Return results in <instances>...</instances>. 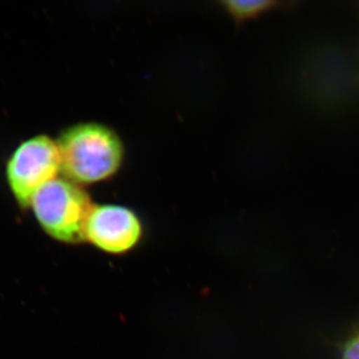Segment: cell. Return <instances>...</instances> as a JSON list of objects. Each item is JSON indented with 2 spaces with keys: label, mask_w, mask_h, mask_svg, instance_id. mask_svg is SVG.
<instances>
[{
  "label": "cell",
  "mask_w": 359,
  "mask_h": 359,
  "mask_svg": "<svg viewBox=\"0 0 359 359\" xmlns=\"http://www.w3.org/2000/svg\"><path fill=\"white\" fill-rule=\"evenodd\" d=\"M339 359H359V328L344 342Z\"/></svg>",
  "instance_id": "obj_6"
},
{
  "label": "cell",
  "mask_w": 359,
  "mask_h": 359,
  "mask_svg": "<svg viewBox=\"0 0 359 359\" xmlns=\"http://www.w3.org/2000/svg\"><path fill=\"white\" fill-rule=\"evenodd\" d=\"M61 172L73 183H99L121 167L124 149L119 136L99 123H82L66 130L57 142Z\"/></svg>",
  "instance_id": "obj_1"
},
{
  "label": "cell",
  "mask_w": 359,
  "mask_h": 359,
  "mask_svg": "<svg viewBox=\"0 0 359 359\" xmlns=\"http://www.w3.org/2000/svg\"><path fill=\"white\" fill-rule=\"evenodd\" d=\"M226 11L238 21L250 20L271 11L278 6L276 1H226L223 2Z\"/></svg>",
  "instance_id": "obj_5"
},
{
  "label": "cell",
  "mask_w": 359,
  "mask_h": 359,
  "mask_svg": "<svg viewBox=\"0 0 359 359\" xmlns=\"http://www.w3.org/2000/svg\"><path fill=\"white\" fill-rule=\"evenodd\" d=\"M143 226L129 208L93 205L85 226V241L106 254L125 255L140 243Z\"/></svg>",
  "instance_id": "obj_4"
},
{
  "label": "cell",
  "mask_w": 359,
  "mask_h": 359,
  "mask_svg": "<svg viewBox=\"0 0 359 359\" xmlns=\"http://www.w3.org/2000/svg\"><path fill=\"white\" fill-rule=\"evenodd\" d=\"M92 207L88 194L66 178L52 180L41 187L29 205L42 230L65 244L84 242Z\"/></svg>",
  "instance_id": "obj_2"
},
{
  "label": "cell",
  "mask_w": 359,
  "mask_h": 359,
  "mask_svg": "<svg viewBox=\"0 0 359 359\" xmlns=\"http://www.w3.org/2000/svg\"><path fill=\"white\" fill-rule=\"evenodd\" d=\"M61 158L57 143L47 136H37L21 144L7 164V180L21 207L29 208L33 196L41 187L58 178Z\"/></svg>",
  "instance_id": "obj_3"
}]
</instances>
